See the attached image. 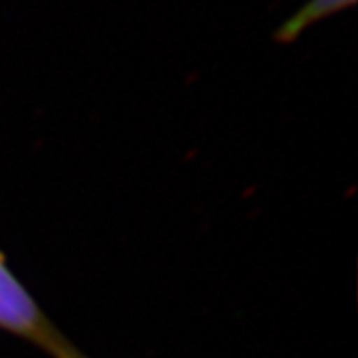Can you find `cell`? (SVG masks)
<instances>
[{"instance_id":"obj_1","label":"cell","mask_w":358,"mask_h":358,"mask_svg":"<svg viewBox=\"0 0 358 358\" xmlns=\"http://www.w3.org/2000/svg\"><path fill=\"white\" fill-rule=\"evenodd\" d=\"M0 329L37 345L53 358H73L76 348L44 315L0 255Z\"/></svg>"},{"instance_id":"obj_2","label":"cell","mask_w":358,"mask_h":358,"mask_svg":"<svg viewBox=\"0 0 358 358\" xmlns=\"http://www.w3.org/2000/svg\"><path fill=\"white\" fill-rule=\"evenodd\" d=\"M357 0H309L306 4L292 15L291 19L276 29L274 41L282 44H289L296 41L307 28H311L313 24L320 22L325 17L338 13L342 10H348L355 4Z\"/></svg>"},{"instance_id":"obj_3","label":"cell","mask_w":358,"mask_h":358,"mask_svg":"<svg viewBox=\"0 0 358 358\" xmlns=\"http://www.w3.org/2000/svg\"><path fill=\"white\" fill-rule=\"evenodd\" d=\"M73 358H85V357H83V355H79V353H77L76 357H73Z\"/></svg>"}]
</instances>
